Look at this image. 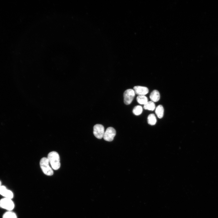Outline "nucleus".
Segmentation results:
<instances>
[{
  "mask_svg": "<svg viewBox=\"0 0 218 218\" xmlns=\"http://www.w3.org/2000/svg\"><path fill=\"white\" fill-rule=\"evenodd\" d=\"M47 158L53 169L57 170L60 167V157L57 152L54 151L50 152Z\"/></svg>",
  "mask_w": 218,
  "mask_h": 218,
  "instance_id": "1",
  "label": "nucleus"
},
{
  "mask_svg": "<svg viewBox=\"0 0 218 218\" xmlns=\"http://www.w3.org/2000/svg\"><path fill=\"white\" fill-rule=\"evenodd\" d=\"M49 161L47 157H43L40 162V165L43 172L48 176H51L53 174V171L50 166Z\"/></svg>",
  "mask_w": 218,
  "mask_h": 218,
  "instance_id": "2",
  "label": "nucleus"
},
{
  "mask_svg": "<svg viewBox=\"0 0 218 218\" xmlns=\"http://www.w3.org/2000/svg\"><path fill=\"white\" fill-rule=\"evenodd\" d=\"M14 203L11 199L5 198L0 200V207L8 211H11L14 208Z\"/></svg>",
  "mask_w": 218,
  "mask_h": 218,
  "instance_id": "3",
  "label": "nucleus"
},
{
  "mask_svg": "<svg viewBox=\"0 0 218 218\" xmlns=\"http://www.w3.org/2000/svg\"><path fill=\"white\" fill-rule=\"evenodd\" d=\"M135 93L133 89H129L126 90L124 92V102L127 105L130 104L135 95Z\"/></svg>",
  "mask_w": 218,
  "mask_h": 218,
  "instance_id": "4",
  "label": "nucleus"
},
{
  "mask_svg": "<svg viewBox=\"0 0 218 218\" xmlns=\"http://www.w3.org/2000/svg\"><path fill=\"white\" fill-rule=\"evenodd\" d=\"M105 131L104 126L101 124H97L93 127V134L97 138L101 139L103 137Z\"/></svg>",
  "mask_w": 218,
  "mask_h": 218,
  "instance_id": "5",
  "label": "nucleus"
},
{
  "mask_svg": "<svg viewBox=\"0 0 218 218\" xmlns=\"http://www.w3.org/2000/svg\"><path fill=\"white\" fill-rule=\"evenodd\" d=\"M116 134L115 129L113 127H108L105 131L103 136L104 139L108 141H112Z\"/></svg>",
  "mask_w": 218,
  "mask_h": 218,
  "instance_id": "6",
  "label": "nucleus"
},
{
  "mask_svg": "<svg viewBox=\"0 0 218 218\" xmlns=\"http://www.w3.org/2000/svg\"><path fill=\"white\" fill-rule=\"evenodd\" d=\"M133 89L135 94L138 95H145L147 94L149 92L148 88L144 86H135Z\"/></svg>",
  "mask_w": 218,
  "mask_h": 218,
  "instance_id": "7",
  "label": "nucleus"
},
{
  "mask_svg": "<svg viewBox=\"0 0 218 218\" xmlns=\"http://www.w3.org/2000/svg\"><path fill=\"white\" fill-rule=\"evenodd\" d=\"M0 194L5 198L12 199L13 197V194L12 191L8 190L4 186H1L0 187Z\"/></svg>",
  "mask_w": 218,
  "mask_h": 218,
  "instance_id": "8",
  "label": "nucleus"
},
{
  "mask_svg": "<svg viewBox=\"0 0 218 218\" xmlns=\"http://www.w3.org/2000/svg\"><path fill=\"white\" fill-rule=\"evenodd\" d=\"M160 97V93L158 91L156 90H153L150 95V99L153 102H156L159 101Z\"/></svg>",
  "mask_w": 218,
  "mask_h": 218,
  "instance_id": "9",
  "label": "nucleus"
},
{
  "mask_svg": "<svg viewBox=\"0 0 218 218\" xmlns=\"http://www.w3.org/2000/svg\"><path fill=\"white\" fill-rule=\"evenodd\" d=\"M155 112L159 118L163 117L164 114V108L161 105H158L156 108Z\"/></svg>",
  "mask_w": 218,
  "mask_h": 218,
  "instance_id": "10",
  "label": "nucleus"
},
{
  "mask_svg": "<svg viewBox=\"0 0 218 218\" xmlns=\"http://www.w3.org/2000/svg\"><path fill=\"white\" fill-rule=\"evenodd\" d=\"M144 108L145 110L153 111L155 108V105L154 102L149 101L144 105Z\"/></svg>",
  "mask_w": 218,
  "mask_h": 218,
  "instance_id": "11",
  "label": "nucleus"
},
{
  "mask_svg": "<svg viewBox=\"0 0 218 218\" xmlns=\"http://www.w3.org/2000/svg\"><path fill=\"white\" fill-rule=\"evenodd\" d=\"M138 103L141 104H145L148 101L147 98L144 95H138L137 97Z\"/></svg>",
  "mask_w": 218,
  "mask_h": 218,
  "instance_id": "12",
  "label": "nucleus"
},
{
  "mask_svg": "<svg viewBox=\"0 0 218 218\" xmlns=\"http://www.w3.org/2000/svg\"><path fill=\"white\" fill-rule=\"evenodd\" d=\"M157 122V119L154 114H150L147 117V122L149 124L153 125Z\"/></svg>",
  "mask_w": 218,
  "mask_h": 218,
  "instance_id": "13",
  "label": "nucleus"
},
{
  "mask_svg": "<svg viewBox=\"0 0 218 218\" xmlns=\"http://www.w3.org/2000/svg\"><path fill=\"white\" fill-rule=\"evenodd\" d=\"M143 108L140 105H137L135 106L133 109V112L136 115H139L142 113Z\"/></svg>",
  "mask_w": 218,
  "mask_h": 218,
  "instance_id": "14",
  "label": "nucleus"
},
{
  "mask_svg": "<svg viewBox=\"0 0 218 218\" xmlns=\"http://www.w3.org/2000/svg\"><path fill=\"white\" fill-rule=\"evenodd\" d=\"M3 218H17L16 214L11 211H8L5 213Z\"/></svg>",
  "mask_w": 218,
  "mask_h": 218,
  "instance_id": "15",
  "label": "nucleus"
},
{
  "mask_svg": "<svg viewBox=\"0 0 218 218\" xmlns=\"http://www.w3.org/2000/svg\"><path fill=\"white\" fill-rule=\"evenodd\" d=\"M1 186H2V185H1V181H0V187H1Z\"/></svg>",
  "mask_w": 218,
  "mask_h": 218,
  "instance_id": "16",
  "label": "nucleus"
}]
</instances>
